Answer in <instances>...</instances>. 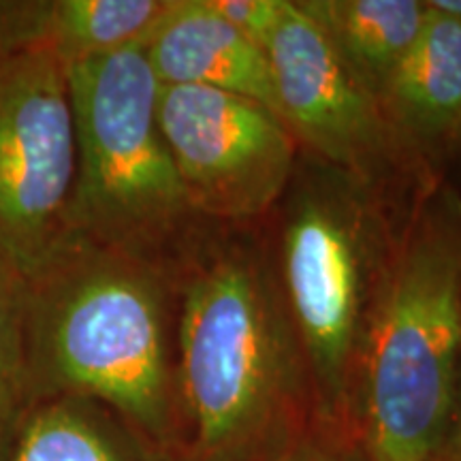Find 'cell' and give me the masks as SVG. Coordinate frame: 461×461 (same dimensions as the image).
Masks as SVG:
<instances>
[{"label":"cell","instance_id":"cell-1","mask_svg":"<svg viewBox=\"0 0 461 461\" xmlns=\"http://www.w3.org/2000/svg\"><path fill=\"white\" fill-rule=\"evenodd\" d=\"M177 286L182 461H278L314 403L267 235L214 224Z\"/></svg>","mask_w":461,"mask_h":461},{"label":"cell","instance_id":"cell-2","mask_svg":"<svg viewBox=\"0 0 461 461\" xmlns=\"http://www.w3.org/2000/svg\"><path fill=\"white\" fill-rule=\"evenodd\" d=\"M24 286L34 400L103 402L182 459L177 272L67 230Z\"/></svg>","mask_w":461,"mask_h":461},{"label":"cell","instance_id":"cell-3","mask_svg":"<svg viewBox=\"0 0 461 461\" xmlns=\"http://www.w3.org/2000/svg\"><path fill=\"white\" fill-rule=\"evenodd\" d=\"M461 370V205L431 186L400 229L359 372L357 431L370 461H438Z\"/></svg>","mask_w":461,"mask_h":461},{"label":"cell","instance_id":"cell-4","mask_svg":"<svg viewBox=\"0 0 461 461\" xmlns=\"http://www.w3.org/2000/svg\"><path fill=\"white\" fill-rule=\"evenodd\" d=\"M389 214L378 193L299 152L267 235L308 367L314 419L355 431L361 350L397 238Z\"/></svg>","mask_w":461,"mask_h":461},{"label":"cell","instance_id":"cell-5","mask_svg":"<svg viewBox=\"0 0 461 461\" xmlns=\"http://www.w3.org/2000/svg\"><path fill=\"white\" fill-rule=\"evenodd\" d=\"M75 180L67 230L180 274L205 222L158 122L160 84L143 48L67 68Z\"/></svg>","mask_w":461,"mask_h":461},{"label":"cell","instance_id":"cell-6","mask_svg":"<svg viewBox=\"0 0 461 461\" xmlns=\"http://www.w3.org/2000/svg\"><path fill=\"white\" fill-rule=\"evenodd\" d=\"M267 54L278 115L302 152L355 177L389 203L400 190L420 194L431 188L429 169L391 129L378 96L297 9L295 0Z\"/></svg>","mask_w":461,"mask_h":461},{"label":"cell","instance_id":"cell-7","mask_svg":"<svg viewBox=\"0 0 461 461\" xmlns=\"http://www.w3.org/2000/svg\"><path fill=\"white\" fill-rule=\"evenodd\" d=\"M158 122L205 222L261 227L274 214L302 152L278 113L230 92L160 86Z\"/></svg>","mask_w":461,"mask_h":461},{"label":"cell","instance_id":"cell-8","mask_svg":"<svg viewBox=\"0 0 461 461\" xmlns=\"http://www.w3.org/2000/svg\"><path fill=\"white\" fill-rule=\"evenodd\" d=\"M75 180L68 73L50 45L0 60V261L28 274L67 233Z\"/></svg>","mask_w":461,"mask_h":461},{"label":"cell","instance_id":"cell-9","mask_svg":"<svg viewBox=\"0 0 461 461\" xmlns=\"http://www.w3.org/2000/svg\"><path fill=\"white\" fill-rule=\"evenodd\" d=\"M143 51L160 86L230 92L278 113L267 50L221 20L205 0H176Z\"/></svg>","mask_w":461,"mask_h":461},{"label":"cell","instance_id":"cell-10","mask_svg":"<svg viewBox=\"0 0 461 461\" xmlns=\"http://www.w3.org/2000/svg\"><path fill=\"white\" fill-rule=\"evenodd\" d=\"M378 103L403 146L429 169L461 126L459 22L428 7L423 31L383 84Z\"/></svg>","mask_w":461,"mask_h":461},{"label":"cell","instance_id":"cell-11","mask_svg":"<svg viewBox=\"0 0 461 461\" xmlns=\"http://www.w3.org/2000/svg\"><path fill=\"white\" fill-rule=\"evenodd\" d=\"M9 461H182L122 414L90 397L37 402Z\"/></svg>","mask_w":461,"mask_h":461},{"label":"cell","instance_id":"cell-12","mask_svg":"<svg viewBox=\"0 0 461 461\" xmlns=\"http://www.w3.org/2000/svg\"><path fill=\"white\" fill-rule=\"evenodd\" d=\"M378 96L428 20L423 0H295Z\"/></svg>","mask_w":461,"mask_h":461},{"label":"cell","instance_id":"cell-13","mask_svg":"<svg viewBox=\"0 0 461 461\" xmlns=\"http://www.w3.org/2000/svg\"><path fill=\"white\" fill-rule=\"evenodd\" d=\"M176 0H50L45 45L67 68L146 48Z\"/></svg>","mask_w":461,"mask_h":461},{"label":"cell","instance_id":"cell-14","mask_svg":"<svg viewBox=\"0 0 461 461\" xmlns=\"http://www.w3.org/2000/svg\"><path fill=\"white\" fill-rule=\"evenodd\" d=\"M24 274L0 261V461H9L17 434L37 406L24 330Z\"/></svg>","mask_w":461,"mask_h":461},{"label":"cell","instance_id":"cell-15","mask_svg":"<svg viewBox=\"0 0 461 461\" xmlns=\"http://www.w3.org/2000/svg\"><path fill=\"white\" fill-rule=\"evenodd\" d=\"M278 461H370L355 429L312 419Z\"/></svg>","mask_w":461,"mask_h":461},{"label":"cell","instance_id":"cell-16","mask_svg":"<svg viewBox=\"0 0 461 461\" xmlns=\"http://www.w3.org/2000/svg\"><path fill=\"white\" fill-rule=\"evenodd\" d=\"M205 3L229 26L267 50L285 20L291 0H205Z\"/></svg>","mask_w":461,"mask_h":461},{"label":"cell","instance_id":"cell-17","mask_svg":"<svg viewBox=\"0 0 461 461\" xmlns=\"http://www.w3.org/2000/svg\"><path fill=\"white\" fill-rule=\"evenodd\" d=\"M50 0H0V60L45 43Z\"/></svg>","mask_w":461,"mask_h":461},{"label":"cell","instance_id":"cell-18","mask_svg":"<svg viewBox=\"0 0 461 461\" xmlns=\"http://www.w3.org/2000/svg\"><path fill=\"white\" fill-rule=\"evenodd\" d=\"M438 461H461V370H459L457 397H455L451 425H448L445 445L440 448Z\"/></svg>","mask_w":461,"mask_h":461},{"label":"cell","instance_id":"cell-19","mask_svg":"<svg viewBox=\"0 0 461 461\" xmlns=\"http://www.w3.org/2000/svg\"><path fill=\"white\" fill-rule=\"evenodd\" d=\"M428 7L461 24V0H428Z\"/></svg>","mask_w":461,"mask_h":461},{"label":"cell","instance_id":"cell-20","mask_svg":"<svg viewBox=\"0 0 461 461\" xmlns=\"http://www.w3.org/2000/svg\"><path fill=\"white\" fill-rule=\"evenodd\" d=\"M453 146H461V126H459L457 135H455V143H453Z\"/></svg>","mask_w":461,"mask_h":461}]
</instances>
